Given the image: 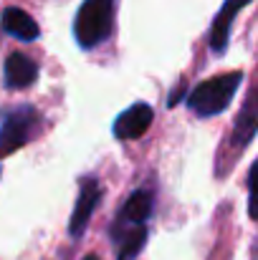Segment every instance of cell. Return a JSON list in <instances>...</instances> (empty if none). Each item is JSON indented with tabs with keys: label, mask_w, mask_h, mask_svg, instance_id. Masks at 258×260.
Instances as JSON below:
<instances>
[{
	"label": "cell",
	"mask_w": 258,
	"mask_h": 260,
	"mask_svg": "<svg viewBox=\"0 0 258 260\" xmlns=\"http://www.w3.org/2000/svg\"><path fill=\"white\" fill-rule=\"evenodd\" d=\"M241 79H243L241 71H231V74H223V76L197 84L187 96L190 111L197 116H215V114L225 111L241 86Z\"/></svg>",
	"instance_id": "1"
},
{
	"label": "cell",
	"mask_w": 258,
	"mask_h": 260,
	"mask_svg": "<svg viewBox=\"0 0 258 260\" xmlns=\"http://www.w3.org/2000/svg\"><path fill=\"white\" fill-rule=\"evenodd\" d=\"M43 129V119L33 106H15L3 114L0 121V157H10L13 152L31 144Z\"/></svg>",
	"instance_id": "2"
},
{
	"label": "cell",
	"mask_w": 258,
	"mask_h": 260,
	"mask_svg": "<svg viewBox=\"0 0 258 260\" xmlns=\"http://www.w3.org/2000/svg\"><path fill=\"white\" fill-rule=\"evenodd\" d=\"M114 0H84L74 20V36L81 48H94L111 36Z\"/></svg>",
	"instance_id": "3"
},
{
	"label": "cell",
	"mask_w": 258,
	"mask_h": 260,
	"mask_svg": "<svg viewBox=\"0 0 258 260\" xmlns=\"http://www.w3.org/2000/svg\"><path fill=\"white\" fill-rule=\"evenodd\" d=\"M99 194H101V184L96 177H81L79 182V197H76V207L71 212V222H69V235L71 238H81L91 220V212L99 205Z\"/></svg>",
	"instance_id": "4"
},
{
	"label": "cell",
	"mask_w": 258,
	"mask_h": 260,
	"mask_svg": "<svg viewBox=\"0 0 258 260\" xmlns=\"http://www.w3.org/2000/svg\"><path fill=\"white\" fill-rule=\"evenodd\" d=\"M152 109L147 104H134L127 111H122L114 121V137L119 139H139L147 134V129L152 126Z\"/></svg>",
	"instance_id": "5"
},
{
	"label": "cell",
	"mask_w": 258,
	"mask_h": 260,
	"mask_svg": "<svg viewBox=\"0 0 258 260\" xmlns=\"http://www.w3.org/2000/svg\"><path fill=\"white\" fill-rule=\"evenodd\" d=\"M3 76H5V86L10 91H20V88H28L36 76H38V63L25 56V53H10L5 58V69H3Z\"/></svg>",
	"instance_id": "6"
},
{
	"label": "cell",
	"mask_w": 258,
	"mask_h": 260,
	"mask_svg": "<svg viewBox=\"0 0 258 260\" xmlns=\"http://www.w3.org/2000/svg\"><path fill=\"white\" fill-rule=\"evenodd\" d=\"M251 0H225L223 8L218 10L215 20H213V28H210V48L215 53H223L225 46H228V38H231V25H233V18L238 15L241 8H246Z\"/></svg>",
	"instance_id": "7"
},
{
	"label": "cell",
	"mask_w": 258,
	"mask_h": 260,
	"mask_svg": "<svg viewBox=\"0 0 258 260\" xmlns=\"http://www.w3.org/2000/svg\"><path fill=\"white\" fill-rule=\"evenodd\" d=\"M0 23H3V30H5L8 36L18 38V41H36V38L41 36L38 23H36L23 8H5Z\"/></svg>",
	"instance_id": "8"
},
{
	"label": "cell",
	"mask_w": 258,
	"mask_h": 260,
	"mask_svg": "<svg viewBox=\"0 0 258 260\" xmlns=\"http://www.w3.org/2000/svg\"><path fill=\"white\" fill-rule=\"evenodd\" d=\"M256 132H258V91H253V93L248 96V101L243 104L238 119H236V126H233V144H236L238 149H243V147L253 139Z\"/></svg>",
	"instance_id": "9"
},
{
	"label": "cell",
	"mask_w": 258,
	"mask_h": 260,
	"mask_svg": "<svg viewBox=\"0 0 258 260\" xmlns=\"http://www.w3.org/2000/svg\"><path fill=\"white\" fill-rule=\"evenodd\" d=\"M150 212H152V194L145 192V189H139V192H134L124 202V207H122V222H127V225H142L150 217Z\"/></svg>",
	"instance_id": "10"
},
{
	"label": "cell",
	"mask_w": 258,
	"mask_h": 260,
	"mask_svg": "<svg viewBox=\"0 0 258 260\" xmlns=\"http://www.w3.org/2000/svg\"><path fill=\"white\" fill-rule=\"evenodd\" d=\"M145 240H147L145 225H132L129 230H122L119 238H114V243L119 245V260L137 258V253L145 248Z\"/></svg>",
	"instance_id": "11"
},
{
	"label": "cell",
	"mask_w": 258,
	"mask_h": 260,
	"mask_svg": "<svg viewBox=\"0 0 258 260\" xmlns=\"http://www.w3.org/2000/svg\"><path fill=\"white\" fill-rule=\"evenodd\" d=\"M248 215L258 220V159L248 172Z\"/></svg>",
	"instance_id": "12"
},
{
	"label": "cell",
	"mask_w": 258,
	"mask_h": 260,
	"mask_svg": "<svg viewBox=\"0 0 258 260\" xmlns=\"http://www.w3.org/2000/svg\"><path fill=\"white\" fill-rule=\"evenodd\" d=\"M84 260H99V258H96V255H86Z\"/></svg>",
	"instance_id": "13"
}]
</instances>
